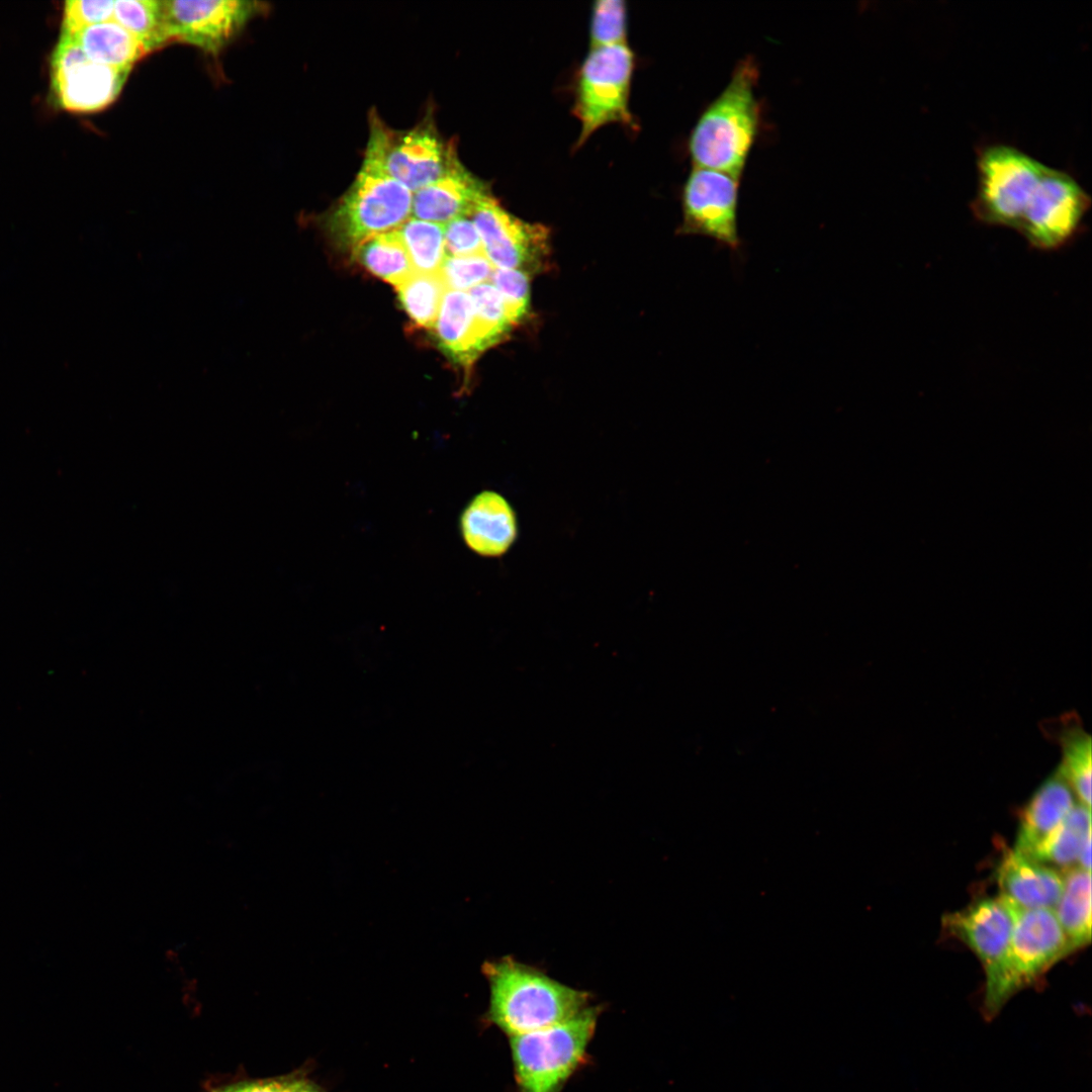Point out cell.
<instances>
[{"label": "cell", "mask_w": 1092, "mask_h": 1092, "mask_svg": "<svg viewBox=\"0 0 1092 1092\" xmlns=\"http://www.w3.org/2000/svg\"><path fill=\"white\" fill-rule=\"evenodd\" d=\"M471 218L483 252L494 268H533L548 250V230L508 212L489 193L475 206Z\"/></svg>", "instance_id": "8fae6325"}, {"label": "cell", "mask_w": 1092, "mask_h": 1092, "mask_svg": "<svg viewBox=\"0 0 1092 1092\" xmlns=\"http://www.w3.org/2000/svg\"><path fill=\"white\" fill-rule=\"evenodd\" d=\"M488 187L461 163L446 175L413 193L412 215L415 218L446 224L459 216L471 215Z\"/></svg>", "instance_id": "2e32d148"}, {"label": "cell", "mask_w": 1092, "mask_h": 1092, "mask_svg": "<svg viewBox=\"0 0 1092 1092\" xmlns=\"http://www.w3.org/2000/svg\"><path fill=\"white\" fill-rule=\"evenodd\" d=\"M468 294L473 307L476 339L483 352L499 341L513 323L499 292L490 282L471 288Z\"/></svg>", "instance_id": "83f0119b"}, {"label": "cell", "mask_w": 1092, "mask_h": 1092, "mask_svg": "<svg viewBox=\"0 0 1092 1092\" xmlns=\"http://www.w3.org/2000/svg\"><path fill=\"white\" fill-rule=\"evenodd\" d=\"M494 267L484 254L453 257L445 256L439 270L447 289L468 291L487 282Z\"/></svg>", "instance_id": "f546056e"}, {"label": "cell", "mask_w": 1092, "mask_h": 1092, "mask_svg": "<svg viewBox=\"0 0 1092 1092\" xmlns=\"http://www.w3.org/2000/svg\"><path fill=\"white\" fill-rule=\"evenodd\" d=\"M114 1L70 0L65 2L62 34L73 35L77 31L113 19Z\"/></svg>", "instance_id": "1f68e13d"}, {"label": "cell", "mask_w": 1092, "mask_h": 1092, "mask_svg": "<svg viewBox=\"0 0 1092 1092\" xmlns=\"http://www.w3.org/2000/svg\"><path fill=\"white\" fill-rule=\"evenodd\" d=\"M446 256L465 257L484 254L479 233L471 215L459 216L444 224Z\"/></svg>", "instance_id": "d6a6232c"}, {"label": "cell", "mask_w": 1092, "mask_h": 1092, "mask_svg": "<svg viewBox=\"0 0 1092 1092\" xmlns=\"http://www.w3.org/2000/svg\"><path fill=\"white\" fill-rule=\"evenodd\" d=\"M1006 902L1013 918L1010 965L1016 990H1019L1033 983L1073 949L1054 909L1022 908Z\"/></svg>", "instance_id": "4fadbf2b"}, {"label": "cell", "mask_w": 1092, "mask_h": 1092, "mask_svg": "<svg viewBox=\"0 0 1092 1092\" xmlns=\"http://www.w3.org/2000/svg\"><path fill=\"white\" fill-rule=\"evenodd\" d=\"M164 8L172 40L211 54H217L264 9L259 2L242 0H166Z\"/></svg>", "instance_id": "7c38bea8"}, {"label": "cell", "mask_w": 1092, "mask_h": 1092, "mask_svg": "<svg viewBox=\"0 0 1092 1092\" xmlns=\"http://www.w3.org/2000/svg\"><path fill=\"white\" fill-rule=\"evenodd\" d=\"M978 188L971 209L986 224L1016 229L1045 165L1007 145H991L977 160Z\"/></svg>", "instance_id": "8992f818"}, {"label": "cell", "mask_w": 1092, "mask_h": 1092, "mask_svg": "<svg viewBox=\"0 0 1092 1092\" xmlns=\"http://www.w3.org/2000/svg\"><path fill=\"white\" fill-rule=\"evenodd\" d=\"M352 254L367 270L395 288L415 272L398 230L365 240Z\"/></svg>", "instance_id": "603a6c76"}, {"label": "cell", "mask_w": 1092, "mask_h": 1092, "mask_svg": "<svg viewBox=\"0 0 1092 1092\" xmlns=\"http://www.w3.org/2000/svg\"><path fill=\"white\" fill-rule=\"evenodd\" d=\"M396 289L399 300L413 322L423 328H434L447 291L440 272L415 271Z\"/></svg>", "instance_id": "484cf974"}, {"label": "cell", "mask_w": 1092, "mask_h": 1092, "mask_svg": "<svg viewBox=\"0 0 1092 1092\" xmlns=\"http://www.w3.org/2000/svg\"><path fill=\"white\" fill-rule=\"evenodd\" d=\"M1075 804L1072 789L1056 769L1022 809L1014 849L1034 859Z\"/></svg>", "instance_id": "e0dca14e"}, {"label": "cell", "mask_w": 1092, "mask_h": 1092, "mask_svg": "<svg viewBox=\"0 0 1092 1092\" xmlns=\"http://www.w3.org/2000/svg\"><path fill=\"white\" fill-rule=\"evenodd\" d=\"M460 529L469 549L485 557L504 555L519 534L513 507L493 490L481 491L468 503L460 518Z\"/></svg>", "instance_id": "9a60e30c"}, {"label": "cell", "mask_w": 1092, "mask_h": 1092, "mask_svg": "<svg viewBox=\"0 0 1092 1092\" xmlns=\"http://www.w3.org/2000/svg\"><path fill=\"white\" fill-rule=\"evenodd\" d=\"M382 150L389 175L413 193L460 163L452 147L445 144L429 122L400 134L384 127Z\"/></svg>", "instance_id": "5bb4252c"}, {"label": "cell", "mask_w": 1092, "mask_h": 1092, "mask_svg": "<svg viewBox=\"0 0 1092 1092\" xmlns=\"http://www.w3.org/2000/svg\"><path fill=\"white\" fill-rule=\"evenodd\" d=\"M383 128L373 120L362 166L327 217L328 233L343 250L352 252L365 240L397 230L412 217L413 192L384 166Z\"/></svg>", "instance_id": "3957f363"}, {"label": "cell", "mask_w": 1092, "mask_h": 1092, "mask_svg": "<svg viewBox=\"0 0 1092 1092\" xmlns=\"http://www.w3.org/2000/svg\"><path fill=\"white\" fill-rule=\"evenodd\" d=\"M739 180L725 172L694 167L682 190V230L737 251L741 245L737 224Z\"/></svg>", "instance_id": "30bf717a"}, {"label": "cell", "mask_w": 1092, "mask_h": 1092, "mask_svg": "<svg viewBox=\"0 0 1092 1092\" xmlns=\"http://www.w3.org/2000/svg\"><path fill=\"white\" fill-rule=\"evenodd\" d=\"M434 328L439 346L454 362L469 366L482 353L468 292L447 289Z\"/></svg>", "instance_id": "d6986e66"}, {"label": "cell", "mask_w": 1092, "mask_h": 1092, "mask_svg": "<svg viewBox=\"0 0 1092 1092\" xmlns=\"http://www.w3.org/2000/svg\"><path fill=\"white\" fill-rule=\"evenodd\" d=\"M294 1092H324V1091L321 1090L320 1088H317L315 1085H313V1084L309 1083L308 1081L304 1080L303 1078H299Z\"/></svg>", "instance_id": "e575fe53"}, {"label": "cell", "mask_w": 1092, "mask_h": 1092, "mask_svg": "<svg viewBox=\"0 0 1092 1092\" xmlns=\"http://www.w3.org/2000/svg\"><path fill=\"white\" fill-rule=\"evenodd\" d=\"M757 80L754 58L742 59L726 87L706 107L691 132L689 152L694 167L741 178L759 125Z\"/></svg>", "instance_id": "7a4b0ae2"}, {"label": "cell", "mask_w": 1092, "mask_h": 1092, "mask_svg": "<svg viewBox=\"0 0 1092 1092\" xmlns=\"http://www.w3.org/2000/svg\"><path fill=\"white\" fill-rule=\"evenodd\" d=\"M129 72L93 62L71 37L61 35L51 58V92L64 110L99 111L117 98Z\"/></svg>", "instance_id": "9c48e42d"}, {"label": "cell", "mask_w": 1092, "mask_h": 1092, "mask_svg": "<svg viewBox=\"0 0 1092 1092\" xmlns=\"http://www.w3.org/2000/svg\"><path fill=\"white\" fill-rule=\"evenodd\" d=\"M1055 728L1054 736L1062 753L1057 771L1068 783L1079 803L1091 808V736L1075 716L1060 720Z\"/></svg>", "instance_id": "44dd1931"}, {"label": "cell", "mask_w": 1092, "mask_h": 1092, "mask_svg": "<svg viewBox=\"0 0 1092 1092\" xmlns=\"http://www.w3.org/2000/svg\"><path fill=\"white\" fill-rule=\"evenodd\" d=\"M633 68L634 56L627 43L590 50L575 90L574 114L581 124L577 147L605 124L634 125L629 109Z\"/></svg>", "instance_id": "52a82bcc"}, {"label": "cell", "mask_w": 1092, "mask_h": 1092, "mask_svg": "<svg viewBox=\"0 0 1092 1092\" xmlns=\"http://www.w3.org/2000/svg\"><path fill=\"white\" fill-rule=\"evenodd\" d=\"M113 20L140 38L150 53L172 41L164 1H114Z\"/></svg>", "instance_id": "d4e9b609"}, {"label": "cell", "mask_w": 1092, "mask_h": 1092, "mask_svg": "<svg viewBox=\"0 0 1092 1092\" xmlns=\"http://www.w3.org/2000/svg\"><path fill=\"white\" fill-rule=\"evenodd\" d=\"M1091 808L1077 802L1034 860L1064 871L1075 867L1086 838L1091 835Z\"/></svg>", "instance_id": "cb8c5ba5"}, {"label": "cell", "mask_w": 1092, "mask_h": 1092, "mask_svg": "<svg viewBox=\"0 0 1092 1092\" xmlns=\"http://www.w3.org/2000/svg\"><path fill=\"white\" fill-rule=\"evenodd\" d=\"M627 10L624 1L595 2L590 21V49L626 43Z\"/></svg>", "instance_id": "f1b7e54d"}, {"label": "cell", "mask_w": 1092, "mask_h": 1092, "mask_svg": "<svg viewBox=\"0 0 1092 1092\" xmlns=\"http://www.w3.org/2000/svg\"><path fill=\"white\" fill-rule=\"evenodd\" d=\"M948 934L978 957L986 974V1005L998 1009L1016 990L1010 965L1013 918L1001 896L980 899L942 918Z\"/></svg>", "instance_id": "5b68a950"}, {"label": "cell", "mask_w": 1092, "mask_h": 1092, "mask_svg": "<svg viewBox=\"0 0 1092 1092\" xmlns=\"http://www.w3.org/2000/svg\"><path fill=\"white\" fill-rule=\"evenodd\" d=\"M69 37L90 60L113 68L131 70L150 54L140 38L113 19L87 26Z\"/></svg>", "instance_id": "ffe728a7"}, {"label": "cell", "mask_w": 1092, "mask_h": 1092, "mask_svg": "<svg viewBox=\"0 0 1092 1092\" xmlns=\"http://www.w3.org/2000/svg\"><path fill=\"white\" fill-rule=\"evenodd\" d=\"M299 1077L285 1076L273 1079L242 1081L209 1092H294Z\"/></svg>", "instance_id": "836d02e7"}, {"label": "cell", "mask_w": 1092, "mask_h": 1092, "mask_svg": "<svg viewBox=\"0 0 1092 1092\" xmlns=\"http://www.w3.org/2000/svg\"><path fill=\"white\" fill-rule=\"evenodd\" d=\"M1090 203L1070 174L1045 166L1015 231L1035 249L1057 250L1075 237Z\"/></svg>", "instance_id": "ba28073f"}, {"label": "cell", "mask_w": 1092, "mask_h": 1092, "mask_svg": "<svg viewBox=\"0 0 1092 1092\" xmlns=\"http://www.w3.org/2000/svg\"><path fill=\"white\" fill-rule=\"evenodd\" d=\"M601 1006L534 1032L511 1036L514 1077L519 1092H561L587 1059Z\"/></svg>", "instance_id": "277c9868"}, {"label": "cell", "mask_w": 1092, "mask_h": 1092, "mask_svg": "<svg viewBox=\"0 0 1092 1092\" xmlns=\"http://www.w3.org/2000/svg\"><path fill=\"white\" fill-rule=\"evenodd\" d=\"M490 991L485 1020L509 1037L564 1022L586 1009L590 994L564 985L512 957L482 966Z\"/></svg>", "instance_id": "6da1fadb"}, {"label": "cell", "mask_w": 1092, "mask_h": 1092, "mask_svg": "<svg viewBox=\"0 0 1092 1092\" xmlns=\"http://www.w3.org/2000/svg\"><path fill=\"white\" fill-rule=\"evenodd\" d=\"M489 281L499 292L511 322L518 324L529 308L528 274L517 269L494 268Z\"/></svg>", "instance_id": "4dcf8cb0"}, {"label": "cell", "mask_w": 1092, "mask_h": 1092, "mask_svg": "<svg viewBox=\"0 0 1092 1092\" xmlns=\"http://www.w3.org/2000/svg\"><path fill=\"white\" fill-rule=\"evenodd\" d=\"M1063 883L1054 910L1074 951L1091 940V872L1070 868L1064 871Z\"/></svg>", "instance_id": "7402d4cb"}, {"label": "cell", "mask_w": 1092, "mask_h": 1092, "mask_svg": "<svg viewBox=\"0 0 1092 1092\" xmlns=\"http://www.w3.org/2000/svg\"><path fill=\"white\" fill-rule=\"evenodd\" d=\"M397 230L415 271L439 272L446 256L444 224L410 217Z\"/></svg>", "instance_id": "4316f807"}, {"label": "cell", "mask_w": 1092, "mask_h": 1092, "mask_svg": "<svg viewBox=\"0 0 1092 1092\" xmlns=\"http://www.w3.org/2000/svg\"><path fill=\"white\" fill-rule=\"evenodd\" d=\"M1000 896L1022 908L1054 909L1063 892V875L1015 849L1007 850L996 871Z\"/></svg>", "instance_id": "ac0fdd59"}]
</instances>
